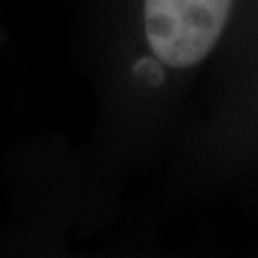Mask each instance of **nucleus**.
Returning a JSON list of instances; mask_svg holds the SVG:
<instances>
[{
	"mask_svg": "<svg viewBox=\"0 0 258 258\" xmlns=\"http://www.w3.org/2000/svg\"><path fill=\"white\" fill-rule=\"evenodd\" d=\"M232 12L234 0H144L148 48L170 70H191L220 46Z\"/></svg>",
	"mask_w": 258,
	"mask_h": 258,
	"instance_id": "f257e3e1",
	"label": "nucleus"
}]
</instances>
